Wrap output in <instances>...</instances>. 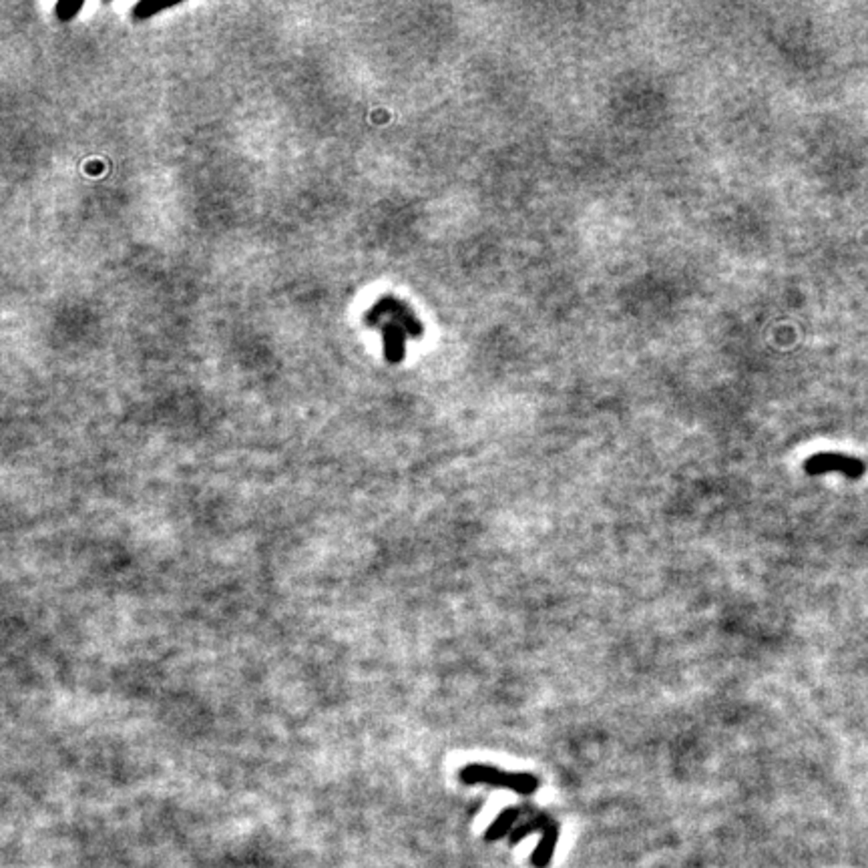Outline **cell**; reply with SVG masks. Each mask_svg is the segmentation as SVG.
Listing matches in <instances>:
<instances>
[{
    "label": "cell",
    "instance_id": "3957f363",
    "mask_svg": "<svg viewBox=\"0 0 868 868\" xmlns=\"http://www.w3.org/2000/svg\"><path fill=\"white\" fill-rule=\"evenodd\" d=\"M378 314H393V316L396 318L398 322V326H403L410 336H421L423 334V326H421V322H418L414 316H413V312H410L404 304H400L393 298H388V300H383L378 304V308L374 312V316H378Z\"/></svg>",
    "mask_w": 868,
    "mask_h": 868
},
{
    "label": "cell",
    "instance_id": "6da1fadb",
    "mask_svg": "<svg viewBox=\"0 0 868 868\" xmlns=\"http://www.w3.org/2000/svg\"><path fill=\"white\" fill-rule=\"evenodd\" d=\"M459 778L464 784H491L499 788H509L523 796H529L539 788V780L533 774H524V772H504L483 764H469L461 768Z\"/></svg>",
    "mask_w": 868,
    "mask_h": 868
},
{
    "label": "cell",
    "instance_id": "8992f818",
    "mask_svg": "<svg viewBox=\"0 0 868 868\" xmlns=\"http://www.w3.org/2000/svg\"><path fill=\"white\" fill-rule=\"evenodd\" d=\"M81 8H83L81 3H61L59 6H56V15H59L61 21H71L75 13L81 11Z\"/></svg>",
    "mask_w": 868,
    "mask_h": 868
},
{
    "label": "cell",
    "instance_id": "7a4b0ae2",
    "mask_svg": "<svg viewBox=\"0 0 868 868\" xmlns=\"http://www.w3.org/2000/svg\"><path fill=\"white\" fill-rule=\"evenodd\" d=\"M804 469L808 474H824V473H843L848 479H858L863 476L866 466L858 461L851 459V456L844 454H834V453H824V454H814L806 461Z\"/></svg>",
    "mask_w": 868,
    "mask_h": 868
},
{
    "label": "cell",
    "instance_id": "277c9868",
    "mask_svg": "<svg viewBox=\"0 0 868 868\" xmlns=\"http://www.w3.org/2000/svg\"><path fill=\"white\" fill-rule=\"evenodd\" d=\"M406 330L403 326H386L384 330V350L390 362H398L404 358V336Z\"/></svg>",
    "mask_w": 868,
    "mask_h": 868
},
{
    "label": "cell",
    "instance_id": "52a82bcc",
    "mask_svg": "<svg viewBox=\"0 0 868 868\" xmlns=\"http://www.w3.org/2000/svg\"><path fill=\"white\" fill-rule=\"evenodd\" d=\"M161 8H164V6H154V5H139V6L135 8V15H137L139 18H143V15H145V16H151V13H157V11H161Z\"/></svg>",
    "mask_w": 868,
    "mask_h": 868
},
{
    "label": "cell",
    "instance_id": "5b68a950",
    "mask_svg": "<svg viewBox=\"0 0 868 868\" xmlns=\"http://www.w3.org/2000/svg\"><path fill=\"white\" fill-rule=\"evenodd\" d=\"M517 814H519L517 810H513V808L504 810V813L497 820H494L493 826L486 830V838H489V841H494V838H501L503 834H507V830L511 828V824L514 823V820H517Z\"/></svg>",
    "mask_w": 868,
    "mask_h": 868
}]
</instances>
